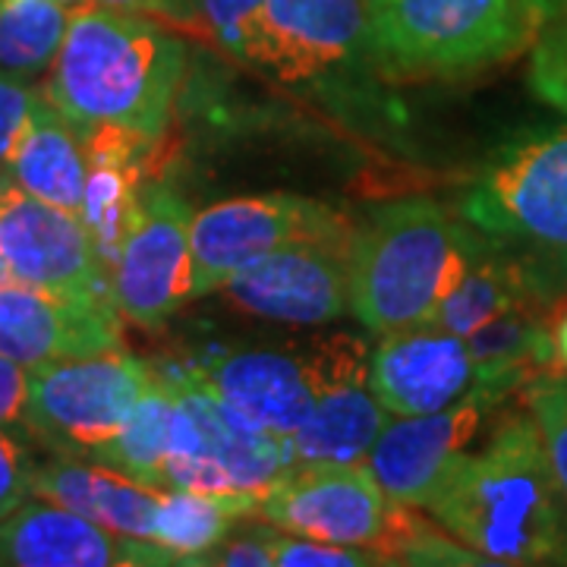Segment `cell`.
Instances as JSON below:
<instances>
[{
	"mask_svg": "<svg viewBox=\"0 0 567 567\" xmlns=\"http://www.w3.org/2000/svg\"><path fill=\"white\" fill-rule=\"evenodd\" d=\"M425 511L488 565H567V492L524 410H507L486 445L466 451Z\"/></svg>",
	"mask_w": 567,
	"mask_h": 567,
	"instance_id": "cell-1",
	"label": "cell"
},
{
	"mask_svg": "<svg viewBox=\"0 0 567 567\" xmlns=\"http://www.w3.org/2000/svg\"><path fill=\"white\" fill-rule=\"evenodd\" d=\"M186 73V44L152 17L92 7L70 17L44 99L80 133L123 130L155 142Z\"/></svg>",
	"mask_w": 567,
	"mask_h": 567,
	"instance_id": "cell-2",
	"label": "cell"
},
{
	"mask_svg": "<svg viewBox=\"0 0 567 567\" xmlns=\"http://www.w3.org/2000/svg\"><path fill=\"white\" fill-rule=\"evenodd\" d=\"M480 230L425 196L372 212L350 240V312L372 334L429 324L461 281Z\"/></svg>",
	"mask_w": 567,
	"mask_h": 567,
	"instance_id": "cell-3",
	"label": "cell"
},
{
	"mask_svg": "<svg viewBox=\"0 0 567 567\" xmlns=\"http://www.w3.org/2000/svg\"><path fill=\"white\" fill-rule=\"evenodd\" d=\"M555 13L558 0H379L375 66L391 80L473 76L529 48Z\"/></svg>",
	"mask_w": 567,
	"mask_h": 567,
	"instance_id": "cell-4",
	"label": "cell"
},
{
	"mask_svg": "<svg viewBox=\"0 0 567 567\" xmlns=\"http://www.w3.org/2000/svg\"><path fill=\"white\" fill-rule=\"evenodd\" d=\"M174 429L164 488L259 495L297 464L284 435L246 420L199 375H171Z\"/></svg>",
	"mask_w": 567,
	"mask_h": 567,
	"instance_id": "cell-5",
	"label": "cell"
},
{
	"mask_svg": "<svg viewBox=\"0 0 567 567\" xmlns=\"http://www.w3.org/2000/svg\"><path fill=\"white\" fill-rule=\"evenodd\" d=\"M196 375L246 420L287 439L312 416L324 391L369 375V350L350 334L244 347L215 357Z\"/></svg>",
	"mask_w": 567,
	"mask_h": 567,
	"instance_id": "cell-6",
	"label": "cell"
},
{
	"mask_svg": "<svg viewBox=\"0 0 567 567\" xmlns=\"http://www.w3.org/2000/svg\"><path fill=\"white\" fill-rule=\"evenodd\" d=\"M155 375L152 365L121 347L29 369V432L35 445L102 464Z\"/></svg>",
	"mask_w": 567,
	"mask_h": 567,
	"instance_id": "cell-7",
	"label": "cell"
},
{
	"mask_svg": "<svg viewBox=\"0 0 567 567\" xmlns=\"http://www.w3.org/2000/svg\"><path fill=\"white\" fill-rule=\"evenodd\" d=\"M457 215L492 240L567 256V126L505 142L466 183Z\"/></svg>",
	"mask_w": 567,
	"mask_h": 567,
	"instance_id": "cell-8",
	"label": "cell"
},
{
	"mask_svg": "<svg viewBox=\"0 0 567 567\" xmlns=\"http://www.w3.org/2000/svg\"><path fill=\"white\" fill-rule=\"evenodd\" d=\"M246 70L328 92L379 76L369 0H265Z\"/></svg>",
	"mask_w": 567,
	"mask_h": 567,
	"instance_id": "cell-9",
	"label": "cell"
},
{
	"mask_svg": "<svg viewBox=\"0 0 567 567\" xmlns=\"http://www.w3.org/2000/svg\"><path fill=\"white\" fill-rule=\"evenodd\" d=\"M353 230L328 205L293 196L262 193L215 203L193 215V300L221 290L234 271L271 249L300 240H347Z\"/></svg>",
	"mask_w": 567,
	"mask_h": 567,
	"instance_id": "cell-10",
	"label": "cell"
},
{
	"mask_svg": "<svg viewBox=\"0 0 567 567\" xmlns=\"http://www.w3.org/2000/svg\"><path fill=\"white\" fill-rule=\"evenodd\" d=\"M391 511L394 502L379 486L365 461H322L290 466L281 480L256 495L252 517L306 539L379 551Z\"/></svg>",
	"mask_w": 567,
	"mask_h": 567,
	"instance_id": "cell-11",
	"label": "cell"
},
{
	"mask_svg": "<svg viewBox=\"0 0 567 567\" xmlns=\"http://www.w3.org/2000/svg\"><path fill=\"white\" fill-rule=\"evenodd\" d=\"M193 212L167 183L142 186L140 215L111 271L114 306L126 322L162 328L193 300Z\"/></svg>",
	"mask_w": 567,
	"mask_h": 567,
	"instance_id": "cell-12",
	"label": "cell"
},
{
	"mask_svg": "<svg viewBox=\"0 0 567 567\" xmlns=\"http://www.w3.org/2000/svg\"><path fill=\"white\" fill-rule=\"evenodd\" d=\"M350 240H300L230 275L227 300L256 319L319 328L350 312Z\"/></svg>",
	"mask_w": 567,
	"mask_h": 567,
	"instance_id": "cell-13",
	"label": "cell"
},
{
	"mask_svg": "<svg viewBox=\"0 0 567 567\" xmlns=\"http://www.w3.org/2000/svg\"><path fill=\"white\" fill-rule=\"evenodd\" d=\"M0 252L13 281L114 303L111 271L76 212L7 186L0 193Z\"/></svg>",
	"mask_w": 567,
	"mask_h": 567,
	"instance_id": "cell-14",
	"label": "cell"
},
{
	"mask_svg": "<svg viewBox=\"0 0 567 567\" xmlns=\"http://www.w3.org/2000/svg\"><path fill=\"white\" fill-rule=\"evenodd\" d=\"M498 404L502 401L495 394L480 388L435 413L391 416L379 442L365 454V464L394 505L425 507L445 486Z\"/></svg>",
	"mask_w": 567,
	"mask_h": 567,
	"instance_id": "cell-15",
	"label": "cell"
},
{
	"mask_svg": "<svg viewBox=\"0 0 567 567\" xmlns=\"http://www.w3.org/2000/svg\"><path fill=\"white\" fill-rule=\"evenodd\" d=\"M369 388L391 416H423L480 391L483 372L466 338L435 324L382 334L369 350Z\"/></svg>",
	"mask_w": 567,
	"mask_h": 567,
	"instance_id": "cell-16",
	"label": "cell"
},
{
	"mask_svg": "<svg viewBox=\"0 0 567 567\" xmlns=\"http://www.w3.org/2000/svg\"><path fill=\"white\" fill-rule=\"evenodd\" d=\"M121 347V312L114 303L0 284V353L25 369Z\"/></svg>",
	"mask_w": 567,
	"mask_h": 567,
	"instance_id": "cell-17",
	"label": "cell"
},
{
	"mask_svg": "<svg viewBox=\"0 0 567 567\" xmlns=\"http://www.w3.org/2000/svg\"><path fill=\"white\" fill-rule=\"evenodd\" d=\"M0 565L10 567H164L181 555L152 539L123 536L48 498L0 520Z\"/></svg>",
	"mask_w": 567,
	"mask_h": 567,
	"instance_id": "cell-18",
	"label": "cell"
},
{
	"mask_svg": "<svg viewBox=\"0 0 567 567\" xmlns=\"http://www.w3.org/2000/svg\"><path fill=\"white\" fill-rule=\"evenodd\" d=\"M32 492L114 533L140 536V539H152L155 514L164 495V488L145 486L111 466L63 457V454L35 464Z\"/></svg>",
	"mask_w": 567,
	"mask_h": 567,
	"instance_id": "cell-19",
	"label": "cell"
},
{
	"mask_svg": "<svg viewBox=\"0 0 567 567\" xmlns=\"http://www.w3.org/2000/svg\"><path fill=\"white\" fill-rule=\"evenodd\" d=\"M85 177H89V158L80 130L48 99H41L10 162V183L41 203L80 215Z\"/></svg>",
	"mask_w": 567,
	"mask_h": 567,
	"instance_id": "cell-20",
	"label": "cell"
},
{
	"mask_svg": "<svg viewBox=\"0 0 567 567\" xmlns=\"http://www.w3.org/2000/svg\"><path fill=\"white\" fill-rule=\"evenodd\" d=\"M388 423L391 413L372 394L369 379H353L324 391L312 416L287 435V445L297 464H357L365 461Z\"/></svg>",
	"mask_w": 567,
	"mask_h": 567,
	"instance_id": "cell-21",
	"label": "cell"
},
{
	"mask_svg": "<svg viewBox=\"0 0 567 567\" xmlns=\"http://www.w3.org/2000/svg\"><path fill=\"white\" fill-rule=\"evenodd\" d=\"M252 514H256V495H212L189 488H164L152 527V543L177 551L183 565H199L230 529Z\"/></svg>",
	"mask_w": 567,
	"mask_h": 567,
	"instance_id": "cell-22",
	"label": "cell"
},
{
	"mask_svg": "<svg viewBox=\"0 0 567 567\" xmlns=\"http://www.w3.org/2000/svg\"><path fill=\"white\" fill-rule=\"evenodd\" d=\"M174 429V385L171 375L158 372L152 388L140 398L136 410L117 432V439L104 451L102 464L117 470L145 486L164 488V461Z\"/></svg>",
	"mask_w": 567,
	"mask_h": 567,
	"instance_id": "cell-23",
	"label": "cell"
},
{
	"mask_svg": "<svg viewBox=\"0 0 567 567\" xmlns=\"http://www.w3.org/2000/svg\"><path fill=\"white\" fill-rule=\"evenodd\" d=\"M70 13L54 0H0V73L39 82L51 73Z\"/></svg>",
	"mask_w": 567,
	"mask_h": 567,
	"instance_id": "cell-24",
	"label": "cell"
},
{
	"mask_svg": "<svg viewBox=\"0 0 567 567\" xmlns=\"http://www.w3.org/2000/svg\"><path fill=\"white\" fill-rule=\"evenodd\" d=\"M196 7H199V29L205 35L230 61L246 66L262 22L265 0H196Z\"/></svg>",
	"mask_w": 567,
	"mask_h": 567,
	"instance_id": "cell-25",
	"label": "cell"
},
{
	"mask_svg": "<svg viewBox=\"0 0 567 567\" xmlns=\"http://www.w3.org/2000/svg\"><path fill=\"white\" fill-rule=\"evenodd\" d=\"M529 416L539 425L548 461L567 492V372L546 375L529 385Z\"/></svg>",
	"mask_w": 567,
	"mask_h": 567,
	"instance_id": "cell-26",
	"label": "cell"
},
{
	"mask_svg": "<svg viewBox=\"0 0 567 567\" xmlns=\"http://www.w3.org/2000/svg\"><path fill=\"white\" fill-rule=\"evenodd\" d=\"M529 89L539 102L567 114V17H555L533 41Z\"/></svg>",
	"mask_w": 567,
	"mask_h": 567,
	"instance_id": "cell-27",
	"label": "cell"
},
{
	"mask_svg": "<svg viewBox=\"0 0 567 567\" xmlns=\"http://www.w3.org/2000/svg\"><path fill=\"white\" fill-rule=\"evenodd\" d=\"M275 565L281 567H372L388 565L385 555L363 546H334L322 539H306L278 529L275 536Z\"/></svg>",
	"mask_w": 567,
	"mask_h": 567,
	"instance_id": "cell-28",
	"label": "cell"
},
{
	"mask_svg": "<svg viewBox=\"0 0 567 567\" xmlns=\"http://www.w3.org/2000/svg\"><path fill=\"white\" fill-rule=\"evenodd\" d=\"M44 99L39 82H22L0 73V174L10 177V162L32 123L35 107Z\"/></svg>",
	"mask_w": 567,
	"mask_h": 567,
	"instance_id": "cell-29",
	"label": "cell"
},
{
	"mask_svg": "<svg viewBox=\"0 0 567 567\" xmlns=\"http://www.w3.org/2000/svg\"><path fill=\"white\" fill-rule=\"evenodd\" d=\"M275 536L278 527L271 524H246L230 529L218 546L205 555V567H271L275 565Z\"/></svg>",
	"mask_w": 567,
	"mask_h": 567,
	"instance_id": "cell-30",
	"label": "cell"
},
{
	"mask_svg": "<svg viewBox=\"0 0 567 567\" xmlns=\"http://www.w3.org/2000/svg\"><path fill=\"white\" fill-rule=\"evenodd\" d=\"M32 445L20 435L0 429V520H7L17 507H22L32 492V473H35Z\"/></svg>",
	"mask_w": 567,
	"mask_h": 567,
	"instance_id": "cell-31",
	"label": "cell"
},
{
	"mask_svg": "<svg viewBox=\"0 0 567 567\" xmlns=\"http://www.w3.org/2000/svg\"><path fill=\"white\" fill-rule=\"evenodd\" d=\"M0 429L35 445L29 432V369L0 353Z\"/></svg>",
	"mask_w": 567,
	"mask_h": 567,
	"instance_id": "cell-32",
	"label": "cell"
},
{
	"mask_svg": "<svg viewBox=\"0 0 567 567\" xmlns=\"http://www.w3.org/2000/svg\"><path fill=\"white\" fill-rule=\"evenodd\" d=\"M99 7L152 17L158 22H177V25H199V7L196 0H99Z\"/></svg>",
	"mask_w": 567,
	"mask_h": 567,
	"instance_id": "cell-33",
	"label": "cell"
},
{
	"mask_svg": "<svg viewBox=\"0 0 567 567\" xmlns=\"http://www.w3.org/2000/svg\"><path fill=\"white\" fill-rule=\"evenodd\" d=\"M555 353H558L561 372H567V312L561 319H555Z\"/></svg>",
	"mask_w": 567,
	"mask_h": 567,
	"instance_id": "cell-34",
	"label": "cell"
},
{
	"mask_svg": "<svg viewBox=\"0 0 567 567\" xmlns=\"http://www.w3.org/2000/svg\"><path fill=\"white\" fill-rule=\"evenodd\" d=\"M54 3H61L70 17H73V13H82V10H92V7H99V0H54Z\"/></svg>",
	"mask_w": 567,
	"mask_h": 567,
	"instance_id": "cell-35",
	"label": "cell"
},
{
	"mask_svg": "<svg viewBox=\"0 0 567 567\" xmlns=\"http://www.w3.org/2000/svg\"><path fill=\"white\" fill-rule=\"evenodd\" d=\"M13 281V271H10V265L3 259V252H0V284H10Z\"/></svg>",
	"mask_w": 567,
	"mask_h": 567,
	"instance_id": "cell-36",
	"label": "cell"
},
{
	"mask_svg": "<svg viewBox=\"0 0 567 567\" xmlns=\"http://www.w3.org/2000/svg\"><path fill=\"white\" fill-rule=\"evenodd\" d=\"M7 186H10V177H3V174H0V193H3Z\"/></svg>",
	"mask_w": 567,
	"mask_h": 567,
	"instance_id": "cell-37",
	"label": "cell"
},
{
	"mask_svg": "<svg viewBox=\"0 0 567 567\" xmlns=\"http://www.w3.org/2000/svg\"><path fill=\"white\" fill-rule=\"evenodd\" d=\"M369 3H372V7H375V3H379V0H369Z\"/></svg>",
	"mask_w": 567,
	"mask_h": 567,
	"instance_id": "cell-38",
	"label": "cell"
}]
</instances>
